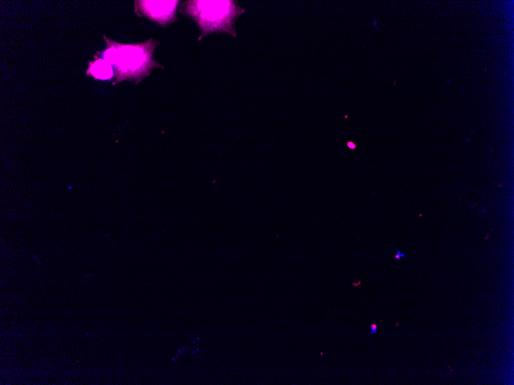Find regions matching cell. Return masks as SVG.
<instances>
[{
	"label": "cell",
	"mask_w": 514,
	"mask_h": 385,
	"mask_svg": "<svg viewBox=\"0 0 514 385\" xmlns=\"http://www.w3.org/2000/svg\"><path fill=\"white\" fill-rule=\"evenodd\" d=\"M104 38L106 48L103 52V59L115 67L116 80L113 85L131 79H135L138 84L153 69L164 68L153 59V52L159 43L155 39L139 44H120L106 36Z\"/></svg>",
	"instance_id": "cell-1"
},
{
	"label": "cell",
	"mask_w": 514,
	"mask_h": 385,
	"mask_svg": "<svg viewBox=\"0 0 514 385\" xmlns=\"http://www.w3.org/2000/svg\"><path fill=\"white\" fill-rule=\"evenodd\" d=\"M180 12L192 19L201 30L199 40L215 32H228L236 36L233 23L244 12L233 1H188Z\"/></svg>",
	"instance_id": "cell-2"
},
{
	"label": "cell",
	"mask_w": 514,
	"mask_h": 385,
	"mask_svg": "<svg viewBox=\"0 0 514 385\" xmlns=\"http://www.w3.org/2000/svg\"><path fill=\"white\" fill-rule=\"evenodd\" d=\"M179 1H136V12L166 26L177 19V6Z\"/></svg>",
	"instance_id": "cell-3"
},
{
	"label": "cell",
	"mask_w": 514,
	"mask_h": 385,
	"mask_svg": "<svg viewBox=\"0 0 514 385\" xmlns=\"http://www.w3.org/2000/svg\"><path fill=\"white\" fill-rule=\"evenodd\" d=\"M88 75L96 79L108 80L113 77V70L111 64L103 59H98L95 62L89 63Z\"/></svg>",
	"instance_id": "cell-4"
},
{
	"label": "cell",
	"mask_w": 514,
	"mask_h": 385,
	"mask_svg": "<svg viewBox=\"0 0 514 385\" xmlns=\"http://www.w3.org/2000/svg\"><path fill=\"white\" fill-rule=\"evenodd\" d=\"M370 334H376L377 333V324L373 323L370 324Z\"/></svg>",
	"instance_id": "cell-5"
},
{
	"label": "cell",
	"mask_w": 514,
	"mask_h": 385,
	"mask_svg": "<svg viewBox=\"0 0 514 385\" xmlns=\"http://www.w3.org/2000/svg\"><path fill=\"white\" fill-rule=\"evenodd\" d=\"M400 257H406V255L402 254V253H400V251H399L398 249H397V255L395 256V259L399 260Z\"/></svg>",
	"instance_id": "cell-6"
}]
</instances>
